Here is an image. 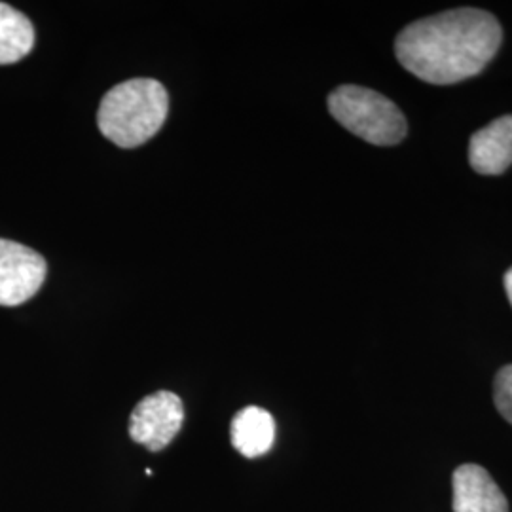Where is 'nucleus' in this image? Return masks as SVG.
<instances>
[{
	"label": "nucleus",
	"instance_id": "nucleus-1",
	"mask_svg": "<svg viewBox=\"0 0 512 512\" xmlns=\"http://www.w3.org/2000/svg\"><path fill=\"white\" fill-rule=\"evenodd\" d=\"M501 40V25L490 12L458 8L404 27L395 40V54L423 82L450 86L482 73Z\"/></svg>",
	"mask_w": 512,
	"mask_h": 512
},
{
	"label": "nucleus",
	"instance_id": "nucleus-2",
	"mask_svg": "<svg viewBox=\"0 0 512 512\" xmlns=\"http://www.w3.org/2000/svg\"><path fill=\"white\" fill-rule=\"evenodd\" d=\"M167 112L169 95L164 86L152 78H133L103 97L97 126L118 147H141L164 126Z\"/></svg>",
	"mask_w": 512,
	"mask_h": 512
},
{
	"label": "nucleus",
	"instance_id": "nucleus-3",
	"mask_svg": "<svg viewBox=\"0 0 512 512\" xmlns=\"http://www.w3.org/2000/svg\"><path fill=\"white\" fill-rule=\"evenodd\" d=\"M332 118L376 147L399 145L408 133L403 110L382 93L361 86H340L329 95Z\"/></svg>",
	"mask_w": 512,
	"mask_h": 512
},
{
	"label": "nucleus",
	"instance_id": "nucleus-4",
	"mask_svg": "<svg viewBox=\"0 0 512 512\" xmlns=\"http://www.w3.org/2000/svg\"><path fill=\"white\" fill-rule=\"evenodd\" d=\"M183 421L181 397L171 391H158L135 406L129 420V435L150 452H160L177 437Z\"/></svg>",
	"mask_w": 512,
	"mask_h": 512
},
{
	"label": "nucleus",
	"instance_id": "nucleus-5",
	"mask_svg": "<svg viewBox=\"0 0 512 512\" xmlns=\"http://www.w3.org/2000/svg\"><path fill=\"white\" fill-rule=\"evenodd\" d=\"M48 266L37 251L0 239V306H21L44 285Z\"/></svg>",
	"mask_w": 512,
	"mask_h": 512
},
{
	"label": "nucleus",
	"instance_id": "nucleus-6",
	"mask_svg": "<svg viewBox=\"0 0 512 512\" xmlns=\"http://www.w3.org/2000/svg\"><path fill=\"white\" fill-rule=\"evenodd\" d=\"M454 512H509L507 497L490 473L476 465H459L452 478Z\"/></svg>",
	"mask_w": 512,
	"mask_h": 512
},
{
	"label": "nucleus",
	"instance_id": "nucleus-7",
	"mask_svg": "<svg viewBox=\"0 0 512 512\" xmlns=\"http://www.w3.org/2000/svg\"><path fill=\"white\" fill-rule=\"evenodd\" d=\"M469 164L480 175H501L512 165V114L478 129L469 141Z\"/></svg>",
	"mask_w": 512,
	"mask_h": 512
},
{
	"label": "nucleus",
	"instance_id": "nucleus-8",
	"mask_svg": "<svg viewBox=\"0 0 512 512\" xmlns=\"http://www.w3.org/2000/svg\"><path fill=\"white\" fill-rule=\"evenodd\" d=\"M232 446L245 458H260L274 446L275 421L258 406L239 410L232 420Z\"/></svg>",
	"mask_w": 512,
	"mask_h": 512
},
{
	"label": "nucleus",
	"instance_id": "nucleus-9",
	"mask_svg": "<svg viewBox=\"0 0 512 512\" xmlns=\"http://www.w3.org/2000/svg\"><path fill=\"white\" fill-rule=\"evenodd\" d=\"M35 46V27L25 14L0 2V65L18 63Z\"/></svg>",
	"mask_w": 512,
	"mask_h": 512
},
{
	"label": "nucleus",
	"instance_id": "nucleus-10",
	"mask_svg": "<svg viewBox=\"0 0 512 512\" xmlns=\"http://www.w3.org/2000/svg\"><path fill=\"white\" fill-rule=\"evenodd\" d=\"M494 403L499 414L512 425V365L503 366L495 374Z\"/></svg>",
	"mask_w": 512,
	"mask_h": 512
},
{
	"label": "nucleus",
	"instance_id": "nucleus-11",
	"mask_svg": "<svg viewBox=\"0 0 512 512\" xmlns=\"http://www.w3.org/2000/svg\"><path fill=\"white\" fill-rule=\"evenodd\" d=\"M505 293H507V298L512 306V268L505 274Z\"/></svg>",
	"mask_w": 512,
	"mask_h": 512
}]
</instances>
